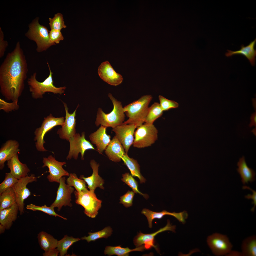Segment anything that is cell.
<instances>
[{
    "instance_id": "6da1fadb",
    "label": "cell",
    "mask_w": 256,
    "mask_h": 256,
    "mask_svg": "<svg viewBox=\"0 0 256 256\" xmlns=\"http://www.w3.org/2000/svg\"><path fill=\"white\" fill-rule=\"evenodd\" d=\"M28 71L25 56L18 42L0 67V91L7 100L18 103Z\"/></svg>"
},
{
    "instance_id": "7a4b0ae2",
    "label": "cell",
    "mask_w": 256,
    "mask_h": 256,
    "mask_svg": "<svg viewBox=\"0 0 256 256\" xmlns=\"http://www.w3.org/2000/svg\"><path fill=\"white\" fill-rule=\"evenodd\" d=\"M152 98L151 95H144L125 106L123 107V111L128 119L123 123L133 124L137 128L143 124L145 122L149 105Z\"/></svg>"
},
{
    "instance_id": "3957f363",
    "label": "cell",
    "mask_w": 256,
    "mask_h": 256,
    "mask_svg": "<svg viewBox=\"0 0 256 256\" xmlns=\"http://www.w3.org/2000/svg\"><path fill=\"white\" fill-rule=\"evenodd\" d=\"M108 96L111 101L113 108L110 113L106 114L101 108H98L95 122L97 126L100 125L112 128L123 124L125 115L121 102L117 100L110 93Z\"/></svg>"
},
{
    "instance_id": "277c9868",
    "label": "cell",
    "mask_w": 256,
    "mask_h": 256,
    "mask_svg": "<svg viewBox=\"0 0 256 256\" xmlns=\"http://www.w3.org/2000/svg\"><path fill=\"white\" fill-rule=\"evenodd\" d=\"M47 63L49 70V74L44 81L40 82L37 80L36 78V72L34 73L28 79L27 82L29 91L33 99H37L42 98L43 95L47 92L61 94L64 92L66 88L65 87H58L54 85L53 73L48 63Z\"/></svg>"
},
{
    "instance_id": "5b68a950",
    "label": "cell",
    "mask_w": 256,
    "mask_h": 256,
    "mask_svg": "<svg viewBox=\"0 0 256 256\" xmlns=\"http://www.w3.org/2000/svg\"><path fill=\"white\" fill-rule=\"evenodd\" d=\"M39 19V18L37 17L29 24V30L25 35L36 42V50L40 52L46 50L53 45L50 39L49 31L47 27L40 24Z\"/></svg>"
},
{
    "instance_id": "8992f818",
    "label": "cell",
    "mask_w": 256,
    "mask_h": 256,
    "mask_svg": "<svg viewBox=\"0 0 256 256\" xmlns=\"http://www.w3.org/2000/svg\"><path fill=\"white\" fill-rule=\"evenodd\" d=\"M94 192L88 190L87 189L80 192L75 191L74 192L75 203L82 206L84 208L85 214L92 218H95L98 214L102 202L101 200L97 198Z\"/></svg>"
},
{
    "instance_id": "52a82bcc",
    "label": "cell",
    "mask_w": 256,
    "mask_h": 256,
    "mask_svg": "<svg viewBox=\"0 0 256 256\" xmlns=\"http://www.w3.org/2000/svg\"><path fill=\"white\" fill-rule=\"evenodd\" d=\"M158 133L153 124L145 123L142 124L135 132L133 146L142 148L151 146L157 140Z\"/></svg>"
},
{
    "instance_id": "ba28073f",
    "label": "cell",
    "mask_w": 256,
    "mask_h": 256,
    "mask_svg": "<svg viewBox=\"0 0 256 256\" xmlns=\"http://www.w3.org/2000/svg\"><path fill=\"white\" fill-rule=\"evenodd\" d=\"M64 120L63 117L56 118L51 114L44 118L41 126L36 128L34 132V140L36 142L35 147L37 151L40 152L47 151L44 146L45 143L44 140L45 134L55 126H62Z\"/></svg>"
},
{
    "instance_id": "9c48e42d",
    "label": "cell",
    "mask_w": 256,
    "mask_h": 256,
    "mask_svg": "<svg viewBox=\"0 0 256 256\" xmlns=\"http://www.w3.org/2000/svg\"><path fill=\"white\" fill-rule=\"evenodd\" d=\"M85 133H82L81 135L76 133L69 140L70 145L68 154L66 157L67 160L72 158L77 160L79 153L81 155V159L84 160V156L86 151L89 149L95 150L93 145L85 138Z\"/></svg>"
},
{
    "instance_id": "30bf717a",
    "label": "cell",
    "mask_w": 256,
    "mask_h": 256,
    "mask_svg": "<svg viewBox=\"0 0 256 256\" xmlns=\"http://www.w3.org/2000/svg\"><path fill=\"white\" fill-rule=\"evenodd\" d=\"M207 242L213 253L217 256H226L233 247L226 235L218 233L208 236Z\"/></svg>"
},
{
    "instance_id": "8fae6325",
    "label": "cell",
    "mask_w": 256,
    "mask_h": 256,
    "mask_svg": "<svg viewBox=\"0 0 256 256\" xmlns=\"http://www.w3.org/2000/svg\"><path fill=\"white\" fill-rule=\"evenodd\" d=\"M37 181V177L33 174L18 179V182L12 187L16 197V203L18 207L20 215L24 213V200L31 195V192L27 186L29 183Z\"/></svg>"
},
{
    "instance_id": "7c38bea8",
    "label": "cell",
    "mask_w": 256,
    "mask_h": 256,
    "mask_svg": "<svg viewBox=\"0 0 256 256\" xmlns=\"http://www.w3.org/2000/svg\"><path fill=\"white\" fill-rule=\"evenodd\" d=\"M42 167H47L49 174L47 178L49 181L59 183L60 179L64 176H69V174L63 168L66 164L65 162H61L56 160L52 155L43 158Z\"/></svg>"
},
{
    "instance_id": "4fadbf2b",
    "label": "cell",
    "mask_w": 256,
    "mask_h": 256,
    "mask_svg": "<svg viewBox=\"0 0 256 256\" xmlns=\"http://www.w3.org/2000/svg\"><path fill=\"white\" fill-rule=\"evenodd\" d=\"M176 227L175 225H171L169 220L168 219L167 224L165 227L154 233L147 234L143 233L141 232L138 233L134 238V244L136 247L144 245L145 249H149L153 247L157 251H159L157 246L154 244L155 236L160 233L166 231H170L175 232Z\"/></svg>"
},
{
    "instance_id": "5bb4252c",
    "label": "cell",
    "mask_w": 256,
    "mask_h": 256,
    "mask_svg": "<svg viewBox=\"0 0 256 256\" xmlns=\"http://www.w3.org/2000/svg\"><path fill=\"white\" fill-rule=\"evenodd\" d=\"M65 180L64 177H62L60 179L56 198L50 206L54 208L57 207L59 211L63 206L71 207L72 206L71 202V195L73 192L74 189L72 186L65 183Z\"/></svg>"
},
{
    "instance_id": "9a60e30c",
    "label": "cell",
    "mask_w": 256,
    "mask_h": 256,
    "mask_svg": "<svg viewBox=\"0 0 256 256\" xmlns=\"http://www.w3.org/2000/svg\"><path fill=\"white\" fill-rule=\"evenodd\" d=\"M136 128L133 124L123 123L112 128L115 136L121 144L125 153L127 154L133 143L135 130Z\"/></svg>"
},
{
    "instance_id": "2e32d148",
    "label": "cell",
    "mask_w": 256,
    "mask_h": 256,
    "mask_svg": "<svg viewBox=\"0 0 256 256\" xmlns=\"http://www.w3.org/2000/svg\"><path fill=\"white\" fill-rule=\"evenodd\" d=\"M65 112V119L61 127L57 130V133L61 139L69 141V139L73 137L76 133V111L79 106L78 105L76 109L72 113H69L66 104L63 102Z\"/></svg>"
},
{
    "instance_id": "e0dca14e",
    "label": "cell",
    "mask_w": 256,
    "mask_h": 256,
    "mask_svg": "<svg viewBox=\"0 0 256 256\" xmlns=\"http://www.w3.org/2000/svg\"><path fill=\"white\" fill-rule=\"evenodd\" d=\"M98 71L101 79L111 85L116 86L121 84L123 80L122 75L116 72L108 61L101 64Z\"/></svg>"
},
{
    "instance_id": "ac0fdd59",
    "label": "cell",
    "mask_w": 256,
    "mask_h": 256,
    "mask_svg": "<svg viewBox=\"0 0 256 256\" xmlns=\"http://www.w3.org/2000/svg\"><path fill=\"white\" fill-rule=\"evenodd\" d=\"M141 213L146 217L148 222L149 226L150 228H152V221L153 219H161L165 215H169L173 216L183 224L185 223V220L188 217V214L185 211L179 213H176L175 212H169L164 210L160 212H157L144 208L142 210Z\"/></svg>"
},
{
    "instance_id": "d6986e66",
    "label": "cell",
    "mask_w": 256,
    "mask_h": 256,
    "mask_svg": "<svg viewBox=\"0 0 256 256\" xmlns=\"http://www.w3.org/2000/svg\"><path fill=\"white\" fill-rule=\"evenodd\" d=\"M107 128L101 125L96 131L89 136L91 143L95 145L96 150L100 154L102 153L111 141L110 136L106 133Z\"/></svg>"
},
{
    "instance_id": "ffe728a7",
    "label": "cell",
    "mask_w": 256,
    "mask_h": 256,
    "mask_svg": "<svg viewBox=\"0 0 256 256\" xmlns=\"http://www.w3.org/2000/svg\"><path fill=\"white\" fill-rule=\"evenodd\" d=\"M18 142L15 140H10L7 141L0 149V169H2L5 166V163L9 160L20 151Z\"/></svg>"
},
{
    "instance_id": "44dd1931",
    "label": "cell",
    "mask_w": 256,
    "mask_h": 256,
    "mask_svg": "<svg viewBox=\"0 0 256 256\" xmlns=\"http://www.w3.org/2000/svg\"><path fill=\"white\" fill-rule=\"evenodd\" d=\"M90 164L93 171L91 175L87 177H85L83 175H81L80 176V178L84 180L90 190L95 191L97 187L104 189L103 185L104 181L98 174L99 164L94 160H91Z\"/></svg>"
},
{
    "instance_id": "7402d4cb",
    "label": "cell",
    "mask_w": 256,
    "mask_h": 256,
    "mask_svg": "<svg viewBox=\"0 0 256 256\" xmlns=\"http://www.w3.org/2000/svg\"><path fill=\"white\" fill-rule=\"evenodd\" d=\"M7 165L10 170V173L18 179L26 177L30 172L27 165L19 161L18 154L7 161Z\"/></svg>"
},
{
    "instance_id": "603a6c76",
    "label": "cell",
    "mask_w": 256,
    "mask_h": 256,
    "mask_svg": "<svg viewBox=\"0 0 256 256\" xmlns=\"http://www.w3.org/2000/svg\"><path fill=\"white\" fill-rule=\"evenodd\" d=\"M105 152L110 160L115 162L120 161L125 153L122 145L115 136L106 147Z\"/></svg>"
},
{
    "instance_id": "cb8c5ba5",
    "label": "cell",
    "mask_w": 256,
    "mask_h": 256,
    "mask_svg": "<svg viewBox=\"0 0 256 256\" xmlns=\"http://www.w3.org/2000/svg\"><path fill=\"white\" fill-rule=\"evenodd\" d=\"M18 210L16 203L9 207L0 210V224L3 225L6 229H10L17 219Z\"/></svg>"
},
{
    "instance_id": "d4e9b609",
    "label": "cell",
    "mask_w": 256,
    "mask_h": 256,
    "mask_svg": "<svg viewBox=\"0 0 256 256\" xmlns=\"http://www.w3.org/2000/svg\"><path fill=\"white\" fill-rule=\"evenodd\" d=\"M237 165L238 168L237 170L240 175L241 181L243 185L248 184L249 182L251 183L255 180L256 172L248 166L244 156L239 159Z\"/></svg>"
},
{
    "instance_id": "484cf974",
    "label": "cell",
    "mask_w": 256,
    "mask_h": 256,
    "mask_svg": "<svg viewBox=\"0 0 256 256\" xmlns=\"http://www.w3.org/2000/svg\"><path fill=\"white\" fill-rule=\"evenodd\" d=\"M256 42V38L246 46H244L243 45H241V49L238 50L233 51L227 50L228 52L225 53V55L226 57H229L235 55H243L249 60L252 66H254L255 64L256 55V50L254 49Z\"/></svg>"
},
{
    "instance_id": "4316f807",
    "label": "cell",
    "mask_w": 256,
    "mask_h": 256,
    "mask_svg": "<svg viewBox=\"0 0 256 256\" xmlns=\"http://www.w3.org/2000/svg\"><path fill=\"white\" fill-rule=\"evenodd\" d=\"M37 238L40 246L45 252L57 248L58 241L47 233L41 231L38 234Z\"/></svg>"
},
{
    "instance_id": "83f0119b",
    "label": "cell",
    "mask_w": 256,
    "mask_h": 256,
    "mask_svg": "<svg viewBox=\"0 0 256 256\" xmlns=\"http://www.w3.org/2000/svg\"><path fill=\"white\" fill-rule=\"evenodd\" d=\"M122 160L129 170L133 177L138 178L141 183L145 182L146 179L141 174L140 166L136 160L130 157L125 153L122 157Z\"/></svg>"
},
{
    "instance_id": "f1b7e54d",
    "label": "cell",
    "mask_w": 256,
    "mask_h": 256,
    "mask_svg": "<svg viewBox=\"0 0 256 256\" xmlns=\"http://www.w3.org/2000/svg\"><path fill=\"white\" fill-rule=\"evenodd\" d=\"M145 249L144 245L133 249H130L128 247L123 248L120 245L116 246H107L104 251L105 255H107L109 256L114 255L118 256H129V253L130 252L138 251H142Z\"/></svg>"
},
{
    "instance_id": "f546056e",
    "label": "cell",
    "mask_w": 256,
    "mask_h": 256,
    "mask_svg": "<svg viewBox=\"0 0 256 256\" xmlns=\"http://www.w3.org/2000/svg\"><path fill=\"white\" fill-rule=\"evenodd\" d=\"M241 249L242 256H256V236L253 235L244 239L242 242Z\"/></svg>"
},
{
    "instance_id": "4dcf8cb0",
    "label": "cell",
    "mask_w": 256,
    "mask_h": 256,
    "mask_svg": "<svg viewBox=\"0 0 256 256\" xmlns=\"http://www.w3.org/2000/svg\"><path fill=\"white\" fill-rule=\"evenodd\" d=\"M16 197L12 187L0 194V210L9 207L16 202Z\"/></svg>"
},
{
    "instance_id": "1f68e13d",
    "label": "cell",
    "mask_w": 256,
    "mask_h": 256,
    "mask_svg": "<svg viewBox=\"0 0 256 256\" xmlns=\"http://www.w3.org/2000/svg\"><path fill=\"white\" fill-rule=\"evenodd\" d=\"M80 240L78 238H75L67 235L64 236L62 239L58 241L57 249L59 252V256H63L66 255L70 247L73 243Z\"/></svg>"
},
{
    "instance_id": "d6a6232c",
    "label": "cell",
    "mask_w": 256,
    "mask_h": 256,
    "mask_svg": "<svg viewBox=\"0 0 256 256\" xmlns=\"http://www.w3.org/2000/svg\"><path fill=\"white\" fill-rule=\"evenodd\" d=\"M163 111L159 103H154L149 108L145 122L153 124L155 120L162 115Z\"/></svg>"
},
{
    "instance_id": "836d02e7",
    "label": "cell",
    "mask_w": 256,
    "mask_h": 256,
    "mask_svg": "<svg viewBox=\"0 0 256 256\" xmlns=\"http://www.w3.org/2000/svg\"><path fill=\"white\" fill-rule=\"evenodd\" d=\"M113 231L110 226L105 227L102 230L93 233L89 232V235L85 236L81 238L82 240H85L88 242L91 241H94L96 240L102 238H107L112 234Z\"/></svg>"
},
{
    "instance_id": "e575fe53",
    "label": "cell",
    "mask_w": 256,
    "mask_h": 256,
    "mask_svg": "<svg viewBox=\"0 0 256 256\" xmlns=\"http://www.w3.org/2000/svg\"><path fill=\"white\" fill-rule=\"evenodd\" d=\"M69 176L66 180L67 184L74 187L77 191L79 192L87 189L84 180L78 178L76 174L71 173Z\"/></svg>"
},
{
    "instance_id": "d590c367",
    "label": "cell",
    "mask_w": 256,
    "mask_h": 256,
    "mask_svg": "<svg viewBox=\"0 0 256 256\" xmlns=\"http://www.w3.org/2000/svg\"><path fill=\"white\" fill-rule=\"evenodd\" d=\"M122 177L123 178L121 179L122 181L131 188L134 193H138L143 196L146 199L148 198V196L147 194H143L139 190L138 182L131 175L126 173L122 175Z\"/></svg>"
},
{
    "instance_id": "8d00e7d4",
    "label": "cell",
    "mask_w": 256,
    "mask_h": 256,
    "mask_svg": "<svg viewBox=\"0 0 256 256\" xmlns=\"http://www.w3.org/2000/svg\"><path fill=\"white\" fill-rule=\"evenodd\" d=\"M26 208L28 210L33 211H39L43 212L50 215L55 217L58 216L66 220L67 219L57 214L54 210V208L50 206L48 207L46 205L42 206H38L34 204H30L27 206Z\"/></svg>"
},
{
    "instance_id": "74e56055",
    "label": "cell",
    "mask_w": 256,
    "mask_h": 256,
    "mask_svg": "<svg viewBox=\"0 0 256 256\" xmlns=\"http://www.w3.org/2000/svg\"><path fill=\"white\" fill-rule=\"evenodd\" d=\"M49 24L51 29L61 30L63 28H66L64 24L63 15L60 13L55 14L53 18H49Z\"/></svg>"
},
{
    "instance_id": "f35d334b",
    "label": "cell",
    "mask_w": 256,
    "mask_h": 256,
    "mask_svg": "<svg viewBox=\"0 0 256 256\" xmlns=\"http://www.w3.org/2000/svg\"><path fill=\"white\" fill-rule=\"evenodd\" d=\"M18 180L10 173H6L4 180L0 184V194L6 190L12 187Z\"/></svg>"
},
{
    "instance_id": "ab89813d",
    "label": "cell",
    "mask_w": 256,
    "mask_h": 256,
    "mask_svg": "<svg viewBox=\"0 0 256 256\" xmlns=\"http://www.w3.org/2000/svg\"><path fill=\"white\" fill-rule=\"evenodd\" d=\"M160 105L163 111H166L173 108H177L178 104L175 101L168 99L160 95L158 96Z\"/></svg>"
},
{
    "instance_id": "60d3db41",
    "label": "cell",
    "mask_w": 256,
    "mask_h": 256,
    "mask_svg": "<svg viewBox=\"0 0 256 256\" xmlns=\"http://www.w3.org/2000/svg\"><path fill=\"white\" fill-rule=\"evenodd\" d=\"M19 107L17 103L14 102H8L3 99H0V110H3L5 112L9 113L17 110Z\"/></svg>"
},
{
    "instance_id": "b9f144b4",
    "label": "cell",
    "mask_w": 256,
    "mask_h": 256,
    "mask_svg": "<svg viewBox=\"0 0 256 256\" xmlns=\"http://www.w3.org/2000/svg\"><path fill=\"white\" fill-rule=\"evenodd\" d=\"M135 193L133 191H128L123 195L120 197L119 203L122 204L126 208L131 206Z\"/></svg>"
},
{
    "instance_id": "7bdbcfd3",
    "label": "cell",
    "mask_w": 256,
    "mask_h": 256,
    "mask_svg": "<svg viewBox=\"0 0 256 256\" xmlns=\"http://www.w3.org/2000/svg\"><path fill=\"white\" fill-rule=\"evenodd\" d=\"M49 36L50 40L53 45L58 44L60 41L64 39L61 30L51 29L49 31Z\"/></svg>"
},
{
    "instance_id": "ee69618b",
    "label": "cell",
    "mask_w": 256,
    "mask_h": 256,
    "mask_svg": "<svg viewBox=\"0 0 256 256\" xmlns=\"http://www.w3.org/2000/svg\"><path fill=\"white\" fill-rule=\"evenodd\" d=\"M242 188L244 189H248L252 192V194H248L245 196V197L247 199H251L253 201L252 202V203L254 205V206L251 209V211L252 212H254V211L256 206V192L249 187L246 186H243L242 187Z\"/></svg>"
},
{
    "instance_id": "f6af8a7d",
    "label": "cell",
    "mask_w": 256,
    "mask_h": 256,
    "mask_svg": "<svg viewBox=\"0 0 256 256\" xmlns=\"http://www.w3.org/2000/svg\"><path fill=\"white\" fill-rule=\"evenodd\" d=\"M4 35L1 28H0V58L3 56L6 48L8 46L7 41L4 40Z\"/></svg>"
},
{
    "instance_id": "bcb514c9",
    "label": "cell",
    "mask_w": 256,
    "mask_h": 256,
    "mask_svg": "<svg viewBox=\"0 0 256 256\" xmlns=\"http://www.w3.org/2000/svg\"><path fill=\"white\" fill-rule=\"evenodd\" d=\"M58 255H59L58 251L57 248H55L50 250L46 252H45L43 254V256H57Z\"/></svg>"
},
{
    "instance_id": "7dc6e473",
    "label": "cell",
    "mask_w": 256,
    "mask_h": 256,
    "mask_svg": "<svg viewBox=\"0 0 256 256\" xmlns=\"http://www.w3.org/2000/svg\"><path fill=\"white\" fill-rule=\"evenodd\" d=\"M256 113H255L252 115L251 118V122L249 125L250 127L253 126L256 127Z\"/></svg>"
},
{
    "instance_id": "c3c4849f",
    "label": "cell",
    "mask_w": 256,
    "mask_h": 256,
    "mask_svg": "<svg viewBox=\"0 0 256 256\" xmlns=\"http://www.w3.org/2000/svg\"><path fill=\"white\" fill-rule=\"evenodd\" d=\"M226 256H242L241 252L232 250Z\"/></svg>"
},
{
    "instance_id": "681fc988",
    "label": "cell",
    "mask_w": 256,
    "mask_h": 256,
    "mask_svg": "<svg viewBox=\"0 0 256 256\" xmlns=\"http://www.w3.org/2000/svg\"><path fill=\"white\" fill-rule=\"evenodd\" d=\"M6 229L5 227L2 224H0V234L3 233H4L5 230Z\"/></svg>"
}]
</instances>
